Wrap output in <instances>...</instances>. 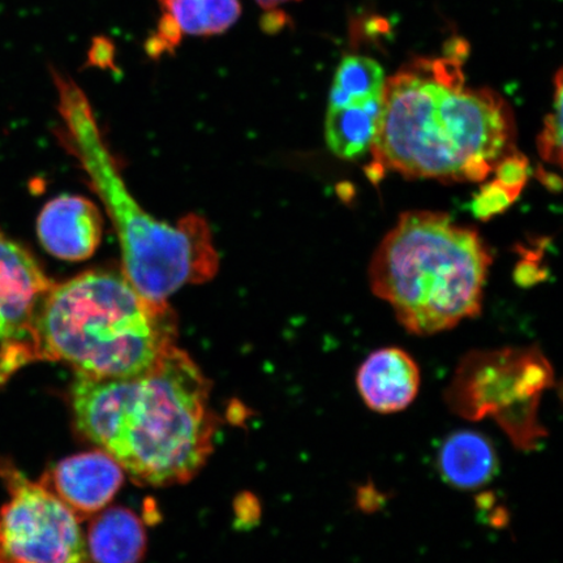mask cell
<instances>
[{
	"instance_id": "obj_1",
	"label": "cell",
	"mask_w": 563,
	"mask_h": 563,
	"mask_svg": "<svg viewBox=\"0 0 563 563\" xmlns=\"http://www.w3.org/2000/svg\"><path fill=\"white\" fill-rule=\"evenodd\" d=\"M368 176L386 172L445 183L482 181L516 150L508 102L467 88L455 56L422 59L386 79Z\"/></svg>"
},
{
	"instance_id": "obj_2",
	"label": "cell",
	"mask_w": 563,
	"mask_h": 563,
	"mask_svg": "<svg viewBox=\"0 0 563 563\" xmlns=\"http://www.w3.org/2000/svg\"><path fill=\"white\" fill-rule=\"evenodd\" d=\"M70 406L77 431L141 484L191 481L213 452L209 382L178 346L137 376H77Z\"/></svg>"
},
{
	"instance_id": "obj_3",
	"label": "cell",
	"mask_w": 563,
	"mask_h": 563,
	"mask_svg": "<svg viewBox=\"0 0 563 563\" xmlns=\"http://www.w3.org/2000/svg\"><path fill=\"white\" fill-rule=\"evenodd\" d=\"M176 334L167 301L145 297L123 272H87L53 284L24 340L0 349V386L35 362L91 378L137 376L176 346Z\"/></svg>"
},
{
	"instance_id": "obj_4",
	"label": "cell",
	"mask_w": 563,
	"mask_h": 563,
	"mask_svg": "<svg viewBox=\"0 0 563 563\" xmlns=\"http://www.w3.org/2000/svg\"><path fill=\"white\" fill-rule=\"evenodd\" d=\"M51 75L63 136L114 224L125 277L145 297L166 301L183 286L213 276L218 257L207 222L188 217L170 224L147 213L126 187L86 91L56 67Z\"/></svg>"
},
{
	"instance_id": "obj_5",
	"label": "cell",
	"mask_w": 563,
	"mask_h": 563,
	"mask_svg": "<svg viewBox=\"0 0 563 563\" xmlns=\"http://www.w3.org/2000/svg\"><path fill=\"white\" fill-rule=\"evenodd\" d=\"M492 256L478 232L440 211L399 217L369 265L373 294L408 333L433 335L482 311Z\"/></svg>"
},
{
	"instance_id": "obj_6",
	"label": "cell",
	"mask_w": 563,
	"mask_h": 563,
	"mask_svg": "<svg viewBox=\"0 0 563 563\" xmlns=\"http://www.w3.org/2000/svg\"><path fill=\"white\" fill-rule=\"evenodd\" d=\"M554 386L552 364L538 346L475 350L461 358L443 402L457 418L495 421L514 448L532 453L549 435L539 411Z\"/></svg>"
},
{
	"instance_id": "obj_7",
	"label": "cell",
	"mask_w": 563,
	"mask_h": 563,
	"mask_svg": "<svg viewBox=\"0 0 563 563\" xmlns=\"http://www.w3.org/2000/svg\"><path fill=\"white\" fill-rule=\"evenodd\" d=\"M9 503L0 509V563H89L80 519L42 482L0 460Z\"/></svg>"
},
{
	"instance_id": "obj_8",
	"label": "cell",
	"mask_w": 563,
	"mask_h": 563,
	"mask_svg": "<svg viewBox=\"0 0 563 563\" xmlns=\"http://www.w3.org/2000/svg\"><path fill=\"white\" fill-rule=\"evenodd\" d=\"M52 285L32 253L0 232V349L24 340Z\"/></svg>"
},
{
	"instance_id": "obj_9",
	"label": "cell",
	"mask_w": 563,
	"mask_h": 563,
	"mask_svg": "<svg viewBox=\"0 0 563 563\" xmlns=\"http://www.w3.org/2000/svg\"><path fill=\"white\" fill-rule=\"evenodd\" d=\"M42 483L81 520L112 501L124 483V470L110 454L96 450L55 464Z\"/></svg>"
},
{
	"instance_id": "obj_10",
	"label": "cell",
	"mask_w": 563,
	"mask_h": 563,
	"mask_svg": "<svg viewBox=\"0 0 563 563\" xmlns=\"http://www.w3.org/2000/svg\"><path fill=\"white\" fill-rule=\"evenodd\" d=\"M355 383L365 407L379 415H393L407 410L418 398L421 372L405 350L384 347L365 358Z\"/></svg>"
},
{
	"instance_id": "obj_11",
	"label": "cell",
	"mask_w": 563,
	"mask_h": 563,
	"mask_svg": "<svg viewBox=\"0 0 563 563\" xmlns=\"http://www.w3.org/2000/svg\"><path fill=\"white\" fill-rule=\"evenodd\" d=\"M44 249L66 262L89 258L102 238V217L95 203L79 196H60L46 203L37 221Z\"/></svg>"
},
{
	"instance_id": "obj_12",
	"label": "cell",
	"mask_w": 563,
	"mask_h": 563,
	"mask_svg": "<svg viewBox=\"0 0 563 563\" xmlns=\"http://www.w3.org/2000/svg\"><path fill=\"white\" fill-rule=\"evenodd\" d=\"M438 470L443 482L456 490H478L495 478L499 460L488 435L475 429H461L442 441Z\"/></svg>"
},
{
	"instance_id": "obj_13",
	"label": "cell",
	"mask_w": 563,
	"mask_h": 563,
	"mask_svg": "<svg viewBox=\"0 0 563 563\" xmlns=\"http://www.w3.org/2000/svg\"><path fill=\"white\" fill-rule=\"evenodd\" d=\"M87 549L93 563H140L146 552V532L135 512L111 508L91 522Z\"/></svg>"
},
{
	"instance_id": "obj_14",
	"label": "cell",
	"mask_w": 563,
	"mask_h": 563,
	"mask_svg": "<svg viewBox=\"0 0 563 563\" xmlns=\"http://www.w3.org/2000/svg\"><path fill=\"white\" fill-rule=\"evenodd\" d=\"M382 100L329 106L325 139L336 157L354 161L371 152L382 118Z\"/></svg>"
},
{
	"instance_id": "obj_15",
	"label": "cell",
	"mask_w": 563,
	"mask_h": 563,
	"mask_svg": "<svg viewBox=\"0 0 563 563\" xmlns=\"http://www.w3.org/2000/svg\"><path fill=\"white\" fill-rule=\"evenodd\" d=\"M385 84L384 69L375 59L368 56L349 55L335 70L329 106L382 100Z\"/></svg>"
},
{
	"instance_id": "obj_16",
	"label": "cell",
	"mask_w": 563,
	"mask_h": 563,
	"mask_svg": "<svg viewBox=\"0 0 563 563\" xmlns=\"http://www.w3.org/2000/svg\"><path fill=\"white\" fill-rule=\"evenodd\" d=\"M561 73L555 79L554 111L545 119L543 133L539 136L538 147L541 158L549 164L562 165V80Z\"/></svg>"
},
{
	"instance_id": "obj_17",
	"label": "cell",
	"mask_w": 563,
	"mask_h": 563,
	"mask_svg": "<svg viewBox=\"0 0 563 563\" xmlns=\"http://www.w3.org/2000/svg\"><path fill=\"white\" fill-rule=\"evenodd\" d=\"M162 12L172 16L186 35L206 37L201 0H157Z\"/></svg>"
},
{
	"instance_id": "obj_18",
	"label": "cell",
	"mask_w": 563,
	"mask_h": 563,
	"mask_svg": "<svg viewBox=\"0 0 563 563\" xmlns=\"http://www.w3.org/2000/svg\"><path fill=\"white\" fill-rule=\"evenodd\" d=\"M206 18V38L222 35L242 16V0H201Z\"/></svg>"
},
{
	"instance_id": "obj_19",
	"label": "cell",
	"mask_w": 563,
	"mask_h": 563,
	"mask_svg": "<svg viewBox=\"0 0 563 563\" xmlns=\"http://www.w3.org/2000/svg\"><path fill=\"white\" fill-rule=\"evenodd\" d=\"M185 35L178 23L162 12L156 31L145 41V53L152 59H161L162 56L178 51Z\"/></svg>"
},
{
	"instance_id": "obj_20",
	"label": "cell",
	"mask_w": 563,
	"mask_h": 563,
	"mask_svg": "<svg viewBox=\"0 0 563 563\" xmlns=\"http://www.w3.org/2000/svg\"><path fill=\"white\" fill-rule=\"evenodd\" d=\"M517 199L508 189L499 185L498 181L493 180L487 187H484L476 197L474 202V211L482 220L499 213V211L511 206L512 201Z\"/></svg>"
},
{
	"instance_id": "obj_21",
	"label": "cell",
	"mask_w": 563,
	"mask_h": 563,
	"mask_svg": "<svg viewBox=\"0 0 563 563\" xmlns=\"http://www.w3.org/2000/svg\"><path fill=\"white\" fill-rule=\"evenodd\" d=\"M86 67L119 73L117 65V45L108 35L91 38L87 53Z\"/></svg>"
},
{
	"instance_id": "obj_22",
	"label": "cell",
	"mask_w": 563,
	"mask_h": 563,
	"mask_svg": "<svg viewBox=\"0 0 563 563\" xmlns=\"http://www.w3.org/2000/svg\"><path fill=\"white\" fill-rule=\"evenodd\" d=\"M256 2L264 11H269L277 10L279 5L299 2V0H256Z\"/></svg>"
}]
</instances>
